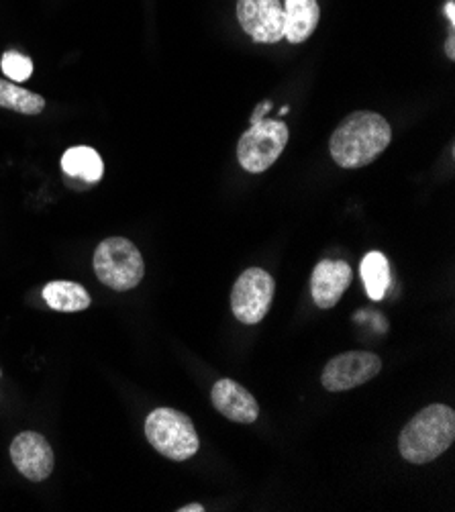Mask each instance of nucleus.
Segmentation results:
<instances>
[{
  "label": "nucleus",
  "mask_w": 455,
  "mask_h": 512,
  "mask_svg": "<svg viewBox=\"0 0 455 512\" xmlns=\"http://www.w3.org/2000/svg\"><path fill=\"white\" fill-rule=\"evenodd\" d=\"M392 141L388 121L370 111L347 115L335 129L329 149L337 166L345 170H358L370 166Z\"/></svg>",
  "instance_id": "f257e3e1"
},
{
  "label": "nucleus",
  "mask_w": 455,
  "mask_h": 512,
  "mask_svg": "<svg viewBox=\"0 0 455 512\" xmlns=\"http://www.w3.org/2000/svg\"><path fill=\"white\" fill-rule=\"evenodd\" d=\"M43 300L52 311L80 313L90 306V294L84 286L70 280H54L43 288Z\"/></svg>",
  "instance_id": "ddd939ff"
},
{
  "label": "nucleus",
  "mask_w": 455,
  "mask_h": 512,
  "mask_svg": "<svg viewBox=\"0 0 455 512\" xmlns=\"http://www.w3.org/2000/svg\"><path fill=\"white\" fill-rule=\"evenodd\" d=\"M366 292L372 300H382L390 288V266L386 255L380 251H370L360 266Z\"/></svg>",
  "instance_id": "dca6fc26"
},
{
  "label": "nucleus",
  "mask_w": 455,
  "mask_h": 512,
  "mask_svg": "<svg viewBox=\"0 0 455 512\" xmlns=\"http://www.w3.org/2000/svg\"><path fill=\"white\" fill-rule=\"evenodd\" d=\"M62 170L66 176L94 184L105 174L103 158L98 156V151L86 145L70 147L62 156Z\"/></svg>",
  "instance_id": "4468645a"
},
{
  "label": "nucleus",
  "mask_w": 455,
  "mask_h": 512,
  "mask_svg": "<svg viewBox=\"0 0 455 512\" xmlns=\"http://www.w3.org/2000/svg\"><path fill=\"white\" fill-rule=\"evenodd\" d=\"M351 268L339 260H323L311 274V294L319 309H333L351 284Z\"/></svg>",
  "instance_id": "9b49d317"
},
{
  "label": "nucleus",
  "mask_w": 455,
  "mask_h": 512,
  "mask_svg": "<svg viewBox=\"0 0 455 512\" xmlns=\"http://www.w3.org/2000/svg\"><path fill=\"white\" fill-rule=\"evenodd\" d=\"M237 21L256 43L284 39V7L280 0H237Z\"/></svg>",
  "instance_id": "6e6552de"
},
{
  "label": "nucleus",
  "mask_w": 455,
  "mask_h": 512,
  "mask_svg": "<svg viewBox=\"0 0 455 512\" xmlns=\"http://www.w3.org/2000/svg\"><path fill=\"white\" fill-rule=\"evenodd\" d=\"M284 7V39L290 43L307 41L321 19L317 0H282Z\"/></svg>",
  "instance_id": "f8f14e48"
},
{
  "label": "nucleus",
  "mask_w": 455,
  "mask_h": 512,
  "mask_svg": "<svg viewBox=\"0 0 455 512\" xmlns=\"http://www.w3.org/2000/svg\"><path fill=\"white\" fill-rule=\"evenodd\" d=\"M455 439V413L445 404H431L417 413L398 437L400 455L411 464L433 462Z\"/></svg>",
  "instance_id": "f03ea898"
},
{
  "label": "nucleus",
  "mask_w": 455,
  "mask_h": 512,
  "mask_svg": "<svg viewBox=\"0 0 455 512\" xmlns=\"http://www.w3.org/2000/svg\"><path fill=\"white\" fill-rule=\"evenodd\" d=\"M180 512H205V506L202 504H186L182 508H178Z\"/></svg>",
  "instance_id": "412c9836"
},
{
  "label": "nucleus",
  "mask_w": 455,
  "mask_h": 512,
  "mask_svg": "<svg viewBox=\"0 0 455 512\" xmlns=\"http://www.w3.org/2000/svg\"><path fill=\"white\" fill-rule=\"evenodd\" d=\"M276 282L262 268L245 270L231 292V311L243 325H258L268 315L274 300Z\"/></svg>",
  "instance_id": "423d86ee"
},
{
  "label": "nucleus",
  "mask_w": 455,
  "mask_h": 512,
  "mask_svg": "<svg viewBox=\"0 0 455 512\" xmlns=\"http://www.w3.org/2000/svg\"><path fill=\"white\" fill-rule=\"evenodd\" d=\"M445 54H447L449 60H455V35H453V31L445 41Z\"/></svg>",
  "instance_id": "6ab92c4d"
},
{
  "label": "nucleus",
  "mask_w": 455,
  "mask_h": 512,
  "mask_svg": "<svg viewBox=\"0 0 455 512\" xmlns=\"http://www.w3.org/2000/svg\"><path fill=\"white\" fill-rule=\"evenodd\" d=\"M382 370V360L376 353L368 351H347L341 353L325 366L321 382L329 392H345L358 388Z\"/></svg>",
  "instance_id": "0eeeda50"
},
{
  "label": "nucleus",
  "mask_w": 455,
  "mask_h": 512,
  "mask_svg": "<svg viewBox=\"0 0 455 512\" xmlns=\"http://www.w3.org/2000/svg\"><path fill=\"white\" fill-rule=\"evenodd\" d=\"M92 264L96 278L117 292L133 290L145 276L139 249L125 237H109L100 243Z\"/></svg>",
  "instance_id": "20e7f679"
},
{
  "label": "nucleus",
  "mask_w": 455,
  "mask_h": 512,
  "mask_svg": "<svg viewBox=\"0 0 455 512\" xmlns=\"http://www.w3.org/2000/svg\"><path fill=\"white\" fill-rule=\"evenodd\" d=\"M211 400L217 411L233 423L251 425L260 417V404L254 394L231 378H223L213 386Z\"/></svg>",
  "instance_id": "9d476101"
},
{
  "label": "nucleus",
  "mask_w": 455,
  "mask_h": 512,
  "mask_svg": "<svg viewBox=\"0 0 455 512\" xmlns=\"http://www.w3.org/2000/svg\"><path fill=\"white\" fill-rule=\"evenodd\" d=\"M145 437L172 462H186L198 453L200 441L192 421L174 408H156L145 419Z\"/></svg>",
  "instance_id": "7ed1b4c3"
},
{
  "label": "nucleus",
  "mask_w": 455,
  "mask_h": 512,
  "mask_svg": "<svg viewBox=\"0 0 455 512\" xmlns=\"http://www.w3.org/2000/svg\"><path fill=\"white\" fill-rule=\"evenodd\" d=\"M270 109H272V102H270V100H266V102H262V105H258V109L254 111V115H251V125L262 121V119H266V115H268Z\"/></svg>",
  "instance_id": "a211bd4d"
},
{
  "label": "nucleus",
  "mask_w": 455,
  "mask_h": 512,
  "mask_svg": "<svg viewBox=\"0 0 455 512\" xmlns=\"http://www.w3.org/2000/svg\"><path fill=\"white\" fill-rule=\"evenodd\" d=\"M0 107L33 117V115L43 113L45 98L27 88H21L19 84H13V82H7L0 78Z\"/></svg>",
  "instance_id": "2eb2a0df"
},
{
  "label": "nucleus",
  "mask_w": 455,
  "mask_h": 512,
  "mask_svg": "<svg viewBox=\"0 0 455 512\" xmlns=\"http://www.w3.org/2000/svg\"><path fill=\"white\" fill-rule=\"evenodd\" d=\"M0 68H3L5 76L13 82H25L33 74V62L27 56L19 54V51H7L3 60H0Z\"/></svg>",
  "instance_id": "f3484780"
},
{
  "label": "nucleus",
  "mask_w": 455,
  "mask_h": 512,
  "mask_svg": "<svg viewBox=\"0 0 455 512\" xmlns=\"http://www.w3.org/2000/svg\"><path fill=\"white\" fill-rule=\"evenodd\" d=\"M445 15H447V19H449V23L453 27L455 25V0H447V3H445Z\"/></svg>",
  "instance_id": "aec40b11"
},
{
  "label": "nucleus",
  "mask_w": 455,
  "mask_h": 512,
  "mask_svg": "<svg viewBox=\"0 0 455 512\" xmlns=\"http://www.w3.org/2000/svg\"><path fill=\"white\" fill-rule=\"evenodd\" d=\"M0 378H3V370H0Z\"/></svg>",
  "instance_id": "4be33fe9"
},
{
  "label": "nucleus",
  "mask_w": 455,
  "mask_h": 512,
  "mask_svg": "<svg viewBox=\"0 0 455 512\" xmlns=\"http://www.w3.org/2000/svg\"><path fill=\"white\" fill-rule=\"evenodd\" d=\"M11 459L15 468L31 482H43L54 472V449L35 431H25L13 439Z\"/></svg>",
  "instance_id": "1a4fd4ad"
},
{
  "label": "nucleus",
  "mask_w": 455,
  "mask_h": 512,
  "mask_svg": "<svg viewBox=\"0 0 455 512\" xmlns=\"http://www.w3.org/2000/svg\"><path fill=\"white\" fill-rule=\"evenodd\" d=\"M288 143V127L282 121L262 119L251 125L237 143V160L245 172L270 170Z\"/></svg>",
  "instance_id": "39448f33"
}]
</instances>
